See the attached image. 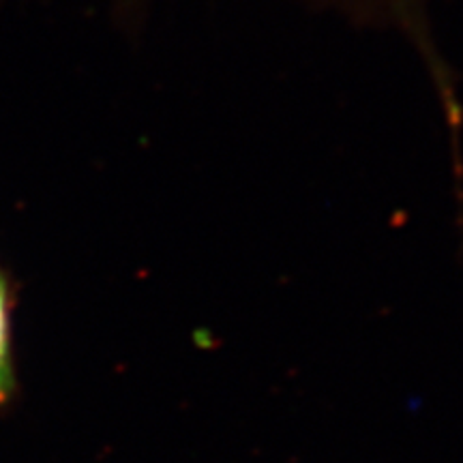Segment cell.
<instances>
[{
    "instance_id": "6da1fadb",
    "label": "cell",
    "mask_w": 463,
    "mask_h": 463,
    "mask_svg": "<svg viewBox=\"0 0 463 463\" xmlns=\"http://www.w3.org/2000/svg\"><path fill=\"white\" fill-rule=\"evenodd\" d=\"M11 384V361H9V322H7V300H5L3 281H0V397Z\"/></svg>"
}]
</instances>
